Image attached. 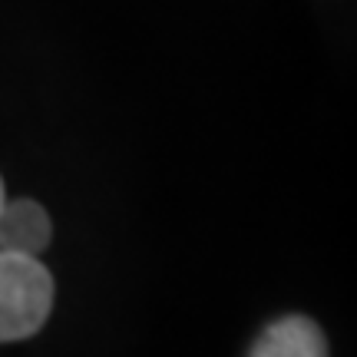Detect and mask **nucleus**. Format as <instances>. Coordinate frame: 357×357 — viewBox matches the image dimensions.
Returning <instances> with one entry per match:
<instances>
[{
  "instance_id": "1",
  "label": "nucleus",
  "mask_w": 357,
  "mask_h": 357,
  "mask_svg": "<svg viewBox=\"0 0 357 357\" xmlns=\"http://www.w3.org/2000/svg\"><path fill=\"white\" fill-rule=\"evenodd\" d=\"M53 307V278L33 255L0 252V344L43 328Z\"/></svg>"
},
{
  "instance_id": "2",
  "label": "nucleus",
  "mask_w": 357,
  "mask_h": 357,
  "mask_svg": "<svg viewBox=\"0 0 357 357\" xmlns=\"http://www.w3.org/2000/svg\"><path fill=\"white\" fill-rule=\"evenodd\" d=\"M50 215L33 199H17V202L0 205V252L37 258L50 245Z\"/></svg>"
},
{
  "instance_id": "3",
  "label": "nucleus",
  "mask_w": 357,
  "mask_h": 357,
  "mask_svg": "<svg viewBox=\"0 0 357 357\" xmlns=\"http://www.w3.org/2000/svg\"><path fill=\"white\" fill-rule=\"evenodd\" d=\"M248 357H328V341L311 318L288 314L258 334Z\"/></svg>"
},
{
  "instance_id": "4",
  "label": "nucleus",
  "mask_w": 357,
  "mask_h": 357,
  "mask_svg": "<svg viewBox=\"0 0 357 357\" xmlns=\"http://www.w3.org/2000/svg\"><path fill=\"white\" fill-rule=\"evenodd\" d=\"M7 202V195H3V178H0V205Z\"/></svg>"
}]
</instances>
